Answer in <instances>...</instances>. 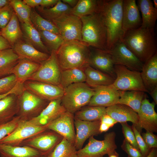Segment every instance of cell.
<instances>
[{
    "label": "cell",
    "mask_w": 157,
    "mask_h": 157,
    "mask_svg": "<svg viewBox=\"0 0 157 157\" xmlns=\"http://www.w3.org/2000/svg\"><path fill=\"white\" fill-rule=\"evenodd\" d=\"M42 157H43V156H42Z\"/></svg>",
    "instance_id": "obj_62"
},
{
    "label": "cell",
    "mask_w": 157,
    "mask_h": 157,
    "mask_svg": "<svg viewBox=\"0 0 157 157\" xmlns=\"http://www.w3.org/2000/svg\"><path fill=\"white\" fill-rule=\"evenodd\" d=\"M131 128L134 133L139 150L144 157H146L150 151V149L146 144L140 132L134 124H133Z\"/></svg>",
    "instance_id": "obj_45"
},
{
    "label": "cell",
    "mask_w": 157,
    "mask_h": 157,
    "mask_svg": "<svg viewBox=\"0 0 157 157\" xmlns=\"http://www.w3.org/2000/svg\"><path fill=\"white\" fill-rule=\"evenodd\" d=\"M94 93L88 105L107 107L118 104L119 98V91L112 84L93 88Z\"/></svg>",
    "instance_id": "obj_17"
},
{
    "label": "cell",
    "mask_w": 157,
    "mask_h": 157,
    "mask_svg": "<svg viewBox=\"0 0 157 157\" xmlns=\"http://www.w3.org/2000/svg\"><path fill=\"white\" fill-rule=\"evenodd\" d=\"M23 40L38 50L46 53L49 51L42 42L39 32L34 26L27 23H21Z\"/></svg>",
    "instance_id": "obj_31"
},
{
    "label": "cell",
    "mask_w": 157,
    "mask_h": 157,
    "mask_svg": "<svg viewBox=\"0 0 157 157\" xmlns=\"http://www.w3.org/2000/svg\"><path fill=\"white\" fill-rule=\"evenodd\" d=\"M20 120L19 117L16 116L10 121L0 125V140L11 133L17 127Z\"/></svg>",
    "instance_id": "obj_43"
},
{
    "label": "cell",
    "mask_w": 157,
    "mask_h": 157,
    "mask_svg": "<svg viewBox=\"0 0 157 157\" xmlns=\"http://www.w3.org/2000/svg\"><path fill=\"white\" fill-rule=\"evenodd\" d=\"M30 19L32 24L38 30H45L60 34L56 26L52 22L44 19L32 8Z\"/></svg>",
    "instance_id": "obj_39"
},
{
    "label": "cell",
    "mask_w": 157,
    "mask_h": 157,
    "mask_svg": "<svg viewBox=\"0 0 157 157\" xmlns=\"http://www.w3.org/2000/svg\"><path fill=\"white\" fill-rule=\"evenodd\" d=\"M115 134L111 132L106 134L102 140H97L93 136L89 138L88 143L83 148L77 151L78 157H104L106 154L115 150L117 146Z\"/></svg>",
    "instance_id": "obj_9"
},
{
    "label": "cell",
    "mask_w": 157,
    "mask_h": 157,
    "mask_svg": "<svg viewBox=\"0 0 157 157\" xmlns=\"http://www.w3.org/2000/svg\"><path fill=\"white\" fill-rule=\"evenodd\" d=\"M0 34L8 42L12 48L18 40L22 38L23 34L19 22L14 12L8 24L1 30Z\"/></svg>",
    "instance_id": "obj_30"
},
{
    "label": "cell",
    "mask_w": 157,
    "mask_h": 157,
    "mask_svg": "<svg viewBox=\"0 0 157 157\" xmlns=\"http://www.w3.org/2000/svg\"><path fill=\"white\" fill-rule=\"evenodd\" d=\"M74 125V114L66 111L45 126L48 130L57 133L74 145L76 137Z\"/></svg>",
    "instance_id": "obj_16"
},
{
    "label": "cell",
    "mask_w": 157,
    "mask_h": 157,
    "mask_svg": "<svg viewBox=\"0 0 157 157\" xmlns=\"http://www.w3.org/2000/svg\"><path fill=\"white\" fill-rule=\"evenodd\" d=\"M90 50V65L109 75L115 80L116 75L114 69L115 65L108 51L93 48Z\"/></svg>",
    "instance_id": "obj_19"
},
{
    "label": "cell",
    "mask_w": 157,
    "mask_h": 157,
    "mask_svg": "<svg viewBox=\"0 0 157 157\" xmlns=\"http://www.w3.org/2000/svg\"><path fill=\"white\" fill-rule=\"evenodd\" d=\"M35 8L36 11L41 16L52 22L64 14H70L72 8L61 0H58L57 3L52 7L48 8L38 6Z\"/></svg>",
    "instance_id": "obj_32"
},
{
    "label": "cell",
    "mask_w": 157,
    "mask_h": 157,
    "mask_svg": "<svg viewBox=\"0 0 157 157\" xmlns=\"http://www.w3.org/2000/svg\"><path fill=\"white\" fill-rule=\"evenodd\" d=\"M10 0H0V9L10 4Z\"/></svg>",
    "instance_id": "obj_56"
},
{
    "label": "cell",
    "mask_w": 157,
    "mask_h": 157,
    "mask_svg": "<svg viewBox=\"0 0 157 157\" xmlns=\"http://www.w3.org/2000/svg\"><path fill=\"white\" fill-rule=\"evenodd\" d=\"M140 74L148 93L157 87V53L144 63Z\"/></svg>",
    "instance_id": "obj_24"
},
{
    "label": "cell",
    "mask_w": 157,
    "mask_h": 157,
    "mask_svg": "<svg viewBox=\"0 0 157 157\" xmlns=\"http://www.w3.org/2000/svg\"><path fill=\"white\" fill-rule=\"evenodd\" d=\"M62 71L56 51H52L49 57L40 63V66L38 69L27 80L60 85Z\"/></svg>",
    "instance_id": "obj_7"
},
{
    "label": "cell",
    "mask_w": 157,
    "mask_h": 157,
    "mask_svg": "<svg viewBox=\"0 0 157 157\" xmlns=\"http://www.w3.org/2000/svg\"><path fill=\"white\" fill-rule=\"evenodd\" d=\"M24 85L25 89L49 101L61 99L64 92V89L61 85L45 82L27 80Z\"/></svg>",
    "instance_id": "obj_14"
},
{
    "label": "cell",
    "mask_w": 157,
    "mask_h": 157,
    "mask_svg": "<svg viewBox=\"0 0 157 157\" xmlns=\"http://www.w3.org/2000/svg\"><path fill=\"white\" fill-rule=\"evenodd\" d=\"M106 114L117 122H132L136 125L138 121L137 113L129 106L117 104L106 108Z\"/></svg>",
    "instance_id": "obj_23"
},
{
    "label": "cell",
    "mask_w": 157,
    "mask_h": 157,
    "mask_svg": "<svg viewBox=\"0 0 157 157\" xmlns=\"http://www.w3.org/2000/svg\"><path fill=\"white\" fill-rule=\"evenodd\" d=\"M146 157H157V152L156 148H153Z\"/></svg>",
    "instance_id": "obj_57"
},
{
    "label": "cell",
    "mask_w": 157,
    "mask_h": 157,
    "mask_svg": "<svg viewBox=\"0 0 157 157\" xmlns=\"http://www.w3.org/2000/svg\"><path fill=\"white\" fill-rule=\"evenodd\" d=\"M1 157H42L37 150L26 146H13L0 143Z\"/></svg>",
    "instance_id": "obj_27"
},
{
    "label": "cell",
    "mask_w": 157,
    "mask_h": 157,
    "mask_svg": "<svg viewBox=\"0 0 157 157\" xmlns=\"http://www.w3.org/2000/svg\"><path fill=\"white\" fill-rule=\"evenodd\" d=\"M82 42L89 47L108 51L106 28L99 12L81 18Z\"/></svg>",
    "instance_id": "obj_4"
},
{
    "label": "cell",
    "mask_w": 157,
    "mask_h": 157,
    "mask_svg": "<svg viewBox=\"0 0 157 157\" xmlns=\"http://www.w3.org/2000/svg\"><path fill=\"white\" fill-rule=\"evenodd\" d=\"M24 89V84L18 82L15 87L8 92L4 94H0V100L11 94H14L18 96Z\"/></svg>",
    "instance_id": "obj_50"
},
{
    "label": "cell",
    "mask_w": 157,
    "mask_h": 157,
    "mask_svg": "<svg viewBox=\"0 0 157 157\" xmlns=\"http://www.w3.org/2000/svg\"><path fill=\"white\" fill-rule=\"evenodd\" d=\"M142 136L145 144L149 149L157 147V137L153 133L146 131V133H142Z\"/></svg>",
    "instance_id": "obj_49"
},
{
    "label": "cell",
    "mask_w": 157,
    "mask_h": 157,
    "mask_svg": "<svg viewBox=\"0 0 157 157\" xmlns=\"http://www.w3.org/2000/svg\"><path fill=\"white\" fill-rule=\"evenodd\" d=\"M123 0H100L99 13L107 31V50H110L124 35L122 28Z\"/></svg>",
    "instance_id": "obj_2"
},
{
    "label": "cell",
    "mask_w": 157,
    "mask_h": 157,
    "mask_svg": "<svg viewBox=\"0 0 157 157\" xmlns=\"http://www.w3.org/2000/svg\"><path fill=\"white\" fill-rule=\"evenodd\" d=\"M122 21L124 34L141 26L142 18L135 0H123Z\"/></svg>",
    "instance_id": "obj_20"
},
{
    "label": "cell",
    "mask_w": 157,
    "mask_h": 157,
    "mask_svg": "<svg viewBox=\"0 0 157 157\" xmlns=\"http://www.w3.org/2000/svg\"><path fill=\"white\" fill-rule=\"evenodd\" d=\"M109 157H119L118 154L115 150L108 154Z\"/></svg>",
    "instance_id": "obj_58"
},
{
    "label": "cell",
    "mask_w": 157,
    "mask_h": 157,
    "mask_svg": "<svg viewBox=\"0 0 157 157\" xmlns=\"http://www.w3.org/2000/svg\"><path fill=\"white\" fill-rule=\"evenodd\" d=\"M100 0H79L76 5L72 8L70 14L80 18L98 13Z\"/></svg>",
    "instance_id": "obj_35"
},
{
    "label": "cell",
    "mask_w": 157,
    "mask_h": 157,
    "mask_svg": "<svg viewBox=\"0 0 157 157\" xmlns=\"http://www.w3.org/2000/svg\"><path fill=\"white\" fill-rule=\"evenodd\" d=\"M153 5L154 7L156 9H157V0H153Z\"/></svg>",
    "instance_id": "obj_59"
},
{
    "label": "cell",
    "mask_w": 157,
    "mask_h": 157,
    "mask_svg": "<svg viewBox=\"0 0 157 157\" xmlns=\"http://www.w3.org/2000/svg\"><path fill=\"white\" fill-rule=\"evenodd\" d=\"M149 93L151 96L156 104H157V87L155 88Z\"/></svg>",
    "instance_id": "obj_55"
},
{
    "label": "cell",
    "mask_w": 157,
    "mask_h": 157,
    "mask_svg": "<svg viewBox=\"0 0 157 157\" xmlns=\"http://www.w3.org/2000/svg\"><path fill=\"white\" fill-rule=\"evenodd\" d=\"M38 31L42 42L50 53L52 51H56L65 42L60 34L47 31Z\"/></svg>",
    "instance_id": "obj_38"
},
{
    "label": "cell",
    "mask_w": 157,
    "mask_h": 157,
    "mask_svg": "<svg viewBox=\"0 0 157 157\" xmlns=\"http://www.w3.org/2000/svg\"><path fill=\"white\" fill-rule=\"evenodd\" d=\"M116 78L113 85L118 90H137L148 92L141 76L140 72L131 70L122 65H114Z\"/></svg>",
    "instance_id": "obj_8"
},
{
    "label": "cell",
    "mask_w": 157,
    "mask_h": 157,
    "mask_svg": "<svg viewBox=\"0 0 157 157\" xmlns=\"http://www.w3.org/2000/svg\"><path fill=\"white\" fill-rule=\"evenodd\" d=\"M0 33H1V30L0 29Z\"/></svg>",
    "instance_id": "obj_61"
},
{
    "label": "cell",
    "mask_w": 157,
    "mask_h": 157,
    "mask_svg": "<svg viewBox=\"0 0 157 157\" xmlns=\"http://www.w3.org/2000/svg\"><path fill=\"white\" fill-rule=\"evenodd\" d=\"M89 47L82 41H65L56 51L62 70L73 68L83 69L90 65V50Z\"/></svg>",
    "instance_id": "obj_3"
},
{
    "label": "cell",
    "mask_w": 157,
    "mask_h": 157,
    "mask_svg": "<svg viewBox=\"0 0 157 157\" xmlns=\"http://www.w3.org/2000/svg\"><path fill=\"white\" fill-rule=\"evenodd\" d=\"M70 157H78L76 153H75L74 154H73V155H72Z\"/></svg>",
    "instance_id": "obj_60"
},
{
    "label": "cell",
    "mask_w": 157,
    "mask_h": 157,
    "mask_svg": "<svg viewBox=\"0 0 157 157\" xmlns=\"http://www.w3.org/2000/svg\"><path fill=\"white\" fill-rule=\"evenodd\" d=\"M138 7L141 12L142 18L140 27L154 29L157 19V9L150 0H138Z\"/></svg>",
    "instance_id": "obj_28"
},
{
    "label": "cell",
    "mask_w": 157,
    "mask_h": 157,
    "mask_svg": "<svg viewBox=\"0 0 157 157\" xmlns=\"http://www.w3.org/2000/svg\"><path fill=\"white\" fill-rule=\"evenodd\" d=\"M100 120L101 122L106 124L110 127H112L115 124L117 123L116 121L107 114L103 115Z\"/></svg>",
    "instance_id": "obj_51"
},
{
    "label": "cell",
    "mask_w": 157,
    "mask_h": 157,
    "mask_svg": "<svg viewBox=\"0 0 157 157\" xmlns=\"http://www.w3.org/2000/svg\"><path fill=\"white\" fill-rule=\"evenodd\" d=\"M10 4L21 23L33 25L30 19L31 8L21 0H10Z\"/></svg>",
    "instance_id": "obj_40"
},
{
    "label": "cell",
    "mask_w": 157,
    "mask_h": 157,
    "mask_svg": "<svg viewBox=\"0 0 157 157\" xmlns=\"http://www.w3.org/2000/svg\"><path fill=\"white\" fill-rule=\"evenodd\" d=\"M122 127V132L125 137V140L131 144L137 149H139L135 137L131 128L126 123H121Z\"/></svg>",
    "instance_id": "obj_46"
},
{
    "label": "cell",
    "mask_w": 157,
    "mask_h": 157,
    "mask_svg": "<svg viewBox=\"0 0 157 157\" xmlns=\"http://www.w3.org/2000/svg\"><path fill=\"white\" fill-rule=\"evenodd\" d=\"M23 2L31 8L40 6L46 8L55 5L58 0H24Z\"/></svg>",
    "instance_id": "obj_47"
},
{
    "label": "cell",
    "mask_w": 157,
    "mask_h": 157,
    "mask_svg": "<svg viewBox=\"0 0 157 157\" xmlns=\"http://www.w3.org/2000/svg\"><path fill=\"white\" fill-rule=\"evenodd\" d=\"M63 3L67 4L69 6H72V8L74 7L77 4L78 0H61Z\"/></svg>",
    "instance_id": "obj_53"
},
{
    "label": "cell",
    "mask_w": 157,
    "mask_h": 157,
    "mask_svg": "<svg viewBox=\"0 0 157 157\" xmlns=\"http://www.w3.org/2000/svg\"><path fill=\"white\" fill-rule=\"evenodd\" d=\"M48 130L46 126H37L28 121L20 120L16 129L10 134L0 140V143L20 146L24 140Z\"/></svg>",
    "instance_id": "obj_12"
},
{
    "label": "cell",
    "mask_w": 157,
    "mask_h": 157,
    "mask_svg": "<svg viewBox=\"0 0 157 157\" xmlns=\"http://www.w3.org/2000/svg\"><path fill=\"white\" fill-rule=\"evenodd\" d=\"M18 82L15 76L13 74L0 78V94L8 92Z\"/></svg>",
    "instance_id": "obj_42"
},
{
    "label": "cell",
    "mask_w": 157,
    "mask_h": 157,
    "mask_svg": "<svg viewBox=\"0 0 157 157\" xmlns=\"http://www.w3.org/2000/svg\"><path fill=\"white\" fill-rule=\"evenodd\" d=\"M110 128V126L107 124L104 123L100 122L99 128V131L100 133L106 131Z\"/></svg>",
    "instance_id": "obj_54"
},
{
    "label": "cell",
    "mask_w": 157,
    "mask_h": 157,
    "mask_svg": "<svg viewBox=\"0 0 157 157\" xmlns=\"http://www.w3.org/2000/svg\"><path fill=\"white\" fill-rule=\"evenodd\" d=\"M118 91L119 98L118 104L127 105L137 113L146 96L145 92L137 90Z\"/></svg>",
    "instance_id": "obj_33"
},
{
    "label": "cell",
    "mask_w": 157,
    "mask_h": 157,
    "mask_svg": "<svg viewBox=\"0 0 157 157\" xmlns=\"http://www.w3.org/2000/svg\"><path fill=\"white\" fill-rule=\"evenodd\" d=\"M82 108L75 113V118L81 120L93 121L100 120L103 115L106 114L105 107L88 106Z\"/></svg>",
    "instance_id": "obj_36"
},
{
    "label": "cell",
    "mask_w": 157,
    "mask_h": 157,
    "mask_svg": "<svg viewBox=\"0 0 157 157\" xmlns=\"http://www.w3.org/2000/svg\"><path fill=\"white\" fill-rule=\"evenodd\" d=\"M58 28L65 41H82L81 18L71 14H64L52 22Z\"/></svg>",
    "instance_id": "obj_11"
},
{
    "label": "cell",
    "mask_w": 157,
    "mask_h": 157,
    "mask_svg": "<svg viewBox=\"0 0 157 157\" xmlns=\"http://www.w3.org/2000/svg\"><path fill=\"white\" fill-rule=\"evenodd\" d=\"M108 51L115 65H123L131 70L142 71L144 64L121 40L117 42Z\"/></svg>",
    "instance_id": "obj_13"
},
{
    "label": "cell",
    "mask_w": 157,
    "mask_h": 157,
    "mask_svg": "<svg viewBox=\"0 0 157 157\" xmlns=\"http://www.w3.org/2000/svg\"><path fill=\"white\" fill-rule=\"evenodd\" d=\"M121 147L128 154V157H144L138 149L133 147L125 139Z\"/></svg>",
    "instance_id": "obj_48"
},
{
    "label": "cell",
    "mask_w": 157,
    "mask_h": 157,
    "mask_svg": "<svg viewBox=\"0 0 157 157\" xmlns=\"http://www.w3.org/2000/svg\"><path fill=\"white\" fill-rule=\"evenodd\" d=\"M18 96L11 94L0 100V125L10 121L16 116L19 108Z\"/></svg>",
    "instance_id": "obj_25"
},
{
    "label": "cell",
    "mask_w": 157,
    "mask_h": 157,
    "mask_svg": "<svg viewBox=\"0 0 157 157\" xmlns=\"http://www.w3.org/2000/svg\"><path fill=\"white\" fill-rule=\"evenodd\" d=\"M86 77L83 69L73 68L63 70L60 84L64 89L72 84L86 81Z\"/></svg>",
    "instance_id": "obj_37"
},
{
    "label": "cell",
    "mask_w": 157,
    "mask_h": 157,
    "mask_svg": "<svg viewBox=\"0 0 157 157\" xmlns=\"http://www.w3.org/2000/svg\"><path fill=\"white\" fill-rule=\"evenodd\" d=\"M19 59L12 48L0 51V78L11 74L13 68Z\"/></svg>",
    "instance_id": "obj_34"
},
{
    "label": "cell",
    "mask_w": 157,
    "mask_h": 157,
    "mask_svg": "<svg viewBox=\"0 0 157 157\" xmlns=\"http://www.w3.org/2000/svg\"><path fill=\"white\" fill-rule=\"evenodd\" d=\"M76 151L74 145L63 138L53 150L46 157H70L76 153Z\"/></svg>",
    "instance_id": "obj_41"
},
{
    "label": "cell",
    "mask_w": 157,
    "mask_h": 157,
    "mask_svg": "<svg viewBox=\"0 0 157 157\" xmlns=\"http://www.w3.org/2000/svg\"><path fill=\"white\" fill-rule=\"evenodd\" d=\"M18 97L19 108L16 116L22 121H28L38 116L50 102L25 89Z\"/></svg>",
    "instance_id": "obj_6"
},
{
    "label": "cell",
    "mask_w": 157,
    "mask_h": 157,
    "mask_svg": "<svg viewBox=\"0 0 157 157\" xmlns=\"http://www.w3.org/2000/svg\"><path fill=\"white\" fill-rule=\"evenodd\" d=\"M12 48L19 59H25L40 64L50 56L47 53L38 50L22 39L18 40Z\"/></svg>",
    "instance_id": "obj_22"
},
{
    "label": "cell",
    "mask_w": 157,
    "mask_h": 157,
    "mask_svg": "<svg viewBox=\"0 0 157 157\" xmlns=\"http://www.w3.org/2000/svg\"><path fill=\"white\" fill-rule=\"evenodd\" d=\"M100 122V120L88 121L80 120L74 117V124L76 131L74 145L77 151L82 148L87 139L100 133L99 131Z\"/></svg>",
    "instance_id": "obj_18"
},
{
    "label": "cell",
    "mask_w": 157,
    "mask_h": 157,
    "mask_svg": "<svg viewBox=\"0 0 157 157\" xmlns=\"http://www.w3.org/2000/svg\"><path fill=\"white\" fill-rule=\"evenodd\" d=\"M156 104L150 102L145 96L137 113L138 122L135 127L140 132L143 129L146 131H157V114L155 110Z\"/></svg>",
    "instance_id": "obj_15"
},
{
    "label": "cell",
    "mask_w": 157,
    "mask_h": 157,
    "mask_svg": "<svg viewBox=\"0 0 157 157\" xmlns=\"http://www.w3.org/2000/svg\"><path fill=\"white\" fill-rule=\"evenodd\" d=\"M40 66V63L25 59H19L13 68L11 74L15 76L18 82L24 83L37 71Z\"/></svg>",
    "instance_id": "obj_26"
},
{
    "label": "cell",
    "mask_w": 157,
    "mask_h": 157,
    "mask_svg": "<svg viewBox=\"0 0 157 157\" xmlns=\"http://www.w3.org/2000/svg\"><path fill=\"white\" fill-rule=\"evenodd\" d=\"M94 90L85 83H74L64 89L61 104L68 111L72 114L88 104L94 95Z\"/></svg>",
    "instance_id": "obj_5"
},
{
    "label": "cell",
    "mask_w": 157,
    "mask_h": 157,
    "mask_svg": "<svg viewBox=\"0 0 157 157\" xmlns=\"http://www.w3.org/2000/svg\"><path fill=\"white\" fill-rule=\"evenodd\" d=\"M63 137L53 131L47 130L24 141L20 146H26L38 150L46 157L61 141Z\"/></svg>",
    "instance_id": "obj_10"
},
{
    "label": "cell",
    "mask_w": 157,
    "mask_h": 157,
    "mask_svg": "<svg viewBox=\"0 0 157 157\" xmlns=\"http://www.w3.org/2000/svg\"><path fill=\"white\" fill-rule=\"evenodd\" d=\"M12 6L10 4L0 10V29L4 28L8 24L14 13Z\"/></svg>",
    "instance_id": "obj_44"
},
{
    "label": "cell",
    "mask_w": 157,
    "mask_h": 157,
    "mask_svg": "<svg viewBox=\"0 0 157 157\" xmlns=\"http://www.w3.org/2000/svg\"><path fill=\"white\" fill-rule=\"evenodd\" d=\"M12 47L8 42L0 34V51Z\"/></svg>",
    "instance_id": "obj_52"
},
{
    "label": "cell",
    "mask_w": 157,
    "mask_h": 157,
    "mask_svg": "<svg viewBox=\"0 0 157 157\" xmlns=\"http://www.w3.org/2000/svg\"><path fill=\"white\" fill-rule=\"evenodd\" d=\"M66 111L61 105V98L52 101L38 116L28 121L37 126H45L58 118Z\"/></svg>",
    "instance_id": "obj_21"
},
{
    "label": "cell",
    "mask_w": 157,
    "mask_h": 157,
    "mask_svg": "<svg viewBox=\"0 0 157 157\" xmlns=\"http://www.w3.org/2000/svg\"><path fill=\"white\" fill-rule=\"evenodd\" d=\"M120 40L143 64L157 53L154 29L140 27L129 30Z\"/></svg>",
    "instance_id": "obj_1"
},
{
    "label": "cell",
    "mask_w": 157,
    "mask_h": 157,
    "mask_svg": "<svg viewBox=\"0 0 157 157\" xmlns=\"http://www.w3.org/2000/svg\"><path fill=\"white\" fill-rule=\"evenodd\" d=\"M86 83L90 87H96L112 85L115 79L109 75L88 65L84 69Z\"/></svg>",
    "instance_id": "obj_29"
}]
</instances>
